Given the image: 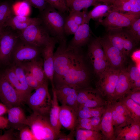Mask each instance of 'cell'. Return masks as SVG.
Returning <instances> with one entry per match:
<instances>
[{
    "label": "cell",
    "mask_w": 140,
    "mask_h": 140,
    "mask_svg": "<svg viewBox=\"0 0 140 140\" xmlns=\"http://www.w3.org/2000/svg\"><path fill=\"white\" fill-rule=\"evenodd\" d=\"M54 88L67 85L77 90L92 88L89 70L80 48L59 45L54 53Z\"/></svg>",
    "instance_id": "6da1fadb"
},
{
    "label": "cell",
    "mask_w": 140,
    "mask_h": 140,
    "mask_svg": "<svg viewBox=\"0 0 140 140\" xmlns=\"http://www.w3.org/2000/svg\"><path fill=\"white\" fill-rule=\"evenodd\" d=\"M65 15L48 4L40 12L38 17L51 36L54 38L59 44L67 42L64 30Z\"/></svg>",
    "instance_id": "7a4b0ae2"
},
{
    "label": "cell",
    "mask_w": 140,
    "mask_h": 140,
    "mask_svg": "<svg viewBox=\"0 0 140 140\" xmlns=\"http://www.w3.org/2000/svg\"><path fill=\"white\" fill-rule=\"evenodd\" d=\"M27 119V126L37 140H56L57 136L51 125L49 116L33 112Z\"/></svg>",
    "instance_id": "3957f363"
},
{
    "label": "cell",
    "mask_w": 140,
    "mask_h": 140,
    "mask_svg": "<svg viewBox=\"0 0 140 140\" xmlns=\"http://www.w3.org/2000/svg\"><path fill=\"white\" fill-rule=\"evenodd\" d=\"M52 98L49 93L48 84L42 85L29 96L26 103L33 112L49 116Z\"/></svg>",
    "instance_id": "277c9868"
},
{
    "label": "cell",
    "mask_w": 140,
    "mask_h": 140,
    "mask_svg": "<svg viewBox=\"0 0 140 140\" xmlns=\"http://www.w3.org/2000/svg\"><path fill=\"white\" fill-rule=\"evenodd\" d=\"M17 31L22 41L41 49L47 44L51 37L41 23L31 25Z\"/></svg>",
    "instance_id": "5b68a950"
},
{
    "label": "cell",
    "mask_w": 140,
    "mask_h": 140,
    "mask_svg": "<svg viewBox=\"0 0 140 140\" xmlns=\"http://www.w3.org/2000/svg\"><path fill=\"white\" fill-rule=\"evenodd\" d=\"M121 69L110 66L99 76L96 83V89L108 103L111 102Z\"/></svg>",
    "instance_id": "8992f818"
},
{
    "label": "cell",
    "mask_w": 140,
    "mask_h": 140,
    "mask_svg": "<svg viewBox=\"0 0 140 140\" xmlns=\"http://www.w3.org/2000/svg\"><path fill=\"white\" fill-rule=\"evenodd\" d=\"M87 55L94 73L98 78L110 66L99 38L92 40L88 44Z\"/></svg>",
    "instance_id": "52a82bcc"
},
{
    "label": "cell",
    "mask_w": 140,
    "mask_h": 140,
    "mask_svg": "<svg viewBox=\"0 0 140 140\" xmlns=\"http://www.w3.org/2000/svg\"><path fill=\"white\" fill-rule=\"evenodd\" d=\"M19 38L17 31L4 27L0 33V64H5L9 61Z\"/></svg>",
    "instance_id": "ba28073f"
},
{
    "label": "cell",
    "mask_w": 140,
    "mask_h": 140,
    "mask_svg": "<svg viewBox=\"0 0 140 140\" xmlns=\"http://www.w3.org/2000/svg\"><path fill=\"white\" fill-rule=\"evenodd\" d=\"M108 31L106 36L110 43L126 57L137 44L124 28Z\"/></svg>",
    "instance_id": "9c48e42d"
},
{
    "label": "cell",
    "mask_w": 140,
    "mask_h": 140,
    "mask_svg": "<svg viewBox=\"0 0 140 140\" xmlns=\"http://www.w3.org/2000/svg\"><path fill=\"white\" fill-rule=\"evenodd\" d=\"M98 38L110 67L117 69L124 68L127 57L111 44L106 36Z\"/></svg>",
    "instance_id": "30bf717a"
},
{
    "label": "cell",
    "mask_w": 140,
    "mask_h": 140,
    "mask_svg": "<svg viewBox=\"0 0 140 140\" xmlns=\"http://www.w3.org/2000/svg\"><path fill=\"white\" fill-rule=\"evenodd\" d=\"M41 50L25 43L19 38L12 55L16 64H18L38 58Z\"/></svg>",
    "instance_id": "8fae6325"
},
{
    "label": "cell",
    "mask_w": 140,
    "mask_h": 140,
    "mask_svg": "<svg viewBox=\"0 0 140 140\" xmlns=\"http://www.w3.org/2000/svg\"><path fill=\"white\" fill-rule=\"evenodd\" d=\"M77 90L78 108H95L104 106L108 103L99 92L93 88Z\"/></svg>",
    "instance_id": "7c38bea8"
},
{
    "label": "cell",
    "mask_w": 140,
    "mask_h": 140,
    "mask_svg": "<svg viewBox=\"0 0 140 140\" xmlns=\"http://www.w3.org/2000/svg\"><path fill=\"white\" fill-rule=\"evenodd\" d=\"M137 18L133 16L112 10L104 19L98 22L109 31L128 27Z\"/></svg>",
    "instance_id": "4fadbf2b"
},
{
    "label": "cell",
    "mask_w": 140,
    "mask_h": 140,
    "mask_svg": "<svg viewBox=\"0 0 140 140\" xmlns=\"http://www.w3.org/2000/svg\"><path fill=\"white\" fill-rule=\"evenodd\" d=\"M0 100L8 109L22 104L17 92L3 74L0 75Z\"/></svg>",
    "instance_id": "5bb4252c"
},
{
    "label": "cell",
    "mask_w": 140,
    "mask_h": 140,
    "mask_svg": "<svg viewBox=\"0 0 140 140\" xmlns=\"http://www.w3.org/2000/svg\"><path fill=\"white\" fill-rule=\"evenodd\" d=\"M58 43L57 40L51 37L47 44L43 48L41 54L43 58L44 70L48 80L50 81L52 88H54L53 84L54 69V50L56 44Z\"/></svg>",
    "instance_id": "9a60e30c"
},
{
    "label": "cell",
    "mask_w": 140,
    "mask_h": 140,
    "mask_svg": "<svg viewBox=\"0 0 140 140\" xmlns=\"http://www.w3.org/2000/svg\"><path fill=\"white\" fill-rule=\"evenodd\" d=\"M114 140H140V123L133 120L114 128Z\"/></svg>",
    "instance_id": "2e32d148"
},
{
    "label": "cell",
    "mask_w": 140,
    "mask_h": 140,
    "mask_svg": "<svg viewBox=\"0 0 140 140\" xmlns=\"http://www.w3.org/2000/svg\"><path fill=\"white\" fill-rule=\"evenodd\" d=\"M54 89L58 100L61 105L70 107L77 111L78 105L76 89L66 85L55 88Z\"/></svg>",
    "instance_id": "e0dca14e"
},
{
    "label": "cell",
    "mask_w": 140,
    "mask_h": 140,
    "mask_svg": "<svg viewBox=\"0 0 140 140\" xmlns=\"http://www.w3.org/2000/svg\"><path fill=\"white\" fill-rule=\"evenodd\" d=\"M88 12L87 11L69 12L65 19L64 30L66 35H74L81 25L89 23Z\"/></svg>",
    "instance_id": "ac0fdd59"
},
{
    "label": "cell",
    "mask_w": 140,
    "mask_h": 140,
    "mask_svg": "<svg viewBox=\"0 0 140 140\" xmlns=\"http://www.w3.org/2000/svg\"><path fill=\"white\" fill-rule=\"evenodd\" d=\"M112 10L140 18V0H114Z\"/></svg>",
    "instance_id": "d6986e66"
},
{
    "label": "cell",
    "mask_w": 140,
    "mask_h": 140,
    "mask_svg": "<svg viewBox=\"0 0 140 140\" xmlns=\"http://www.w3.org/2000/svg\"><path fill=\"white\" fill-rule=\"evenodd\" d=\"M25 72L30 73L41 85L48 84V80L45 73L43 61L38 58L18 64Z\"/></svg>",
    "instance_id": "ffe728a7"
},
{
    "label": "cell",
    "mask_w": 140,
    "mask_h": 140,
    "mask_svg": "<svg viewBox=\"0 0 140 140\" xmlns=\"http://www.w3.org/2000/svg\"><path fill=\"white\" fill-rule=\"evenodd\" d=\"M131 89V83L126 68L121 69L111 103L125 97Z\"/></svg>",
    "instance_id": "44dd1931"
},
{
    "label": "cell",
    "mask_w": 140,
    "mask_h": 140,
    "mask_svg": "<svg viewBox=\"0 0 140 140\" xmlns=\"http://www.w3.org/2000/svg\"><path fill=\"white\" fill-rule=\"evenodd\" d=\"M99 131L102 134L103 140H114V128L110 103H108L105 106Z\"/></svg>",
    "instance_id": "7402d4cb"
},
{
    "label": "cell",
    "mask_w": 140,
    "mask_h": 140,
    "mask_svg": "<svg viewBox=\"0 0 140 140\" xmlns=\"http://www.w3.org/2000/svg\"><path fill=\"white\" fill-rule=\"evenodd\" d=\"M91 34L89 23L83 24L75 33L73 37L67 44L68 46L73 48H80L89 43Z\"/></svg>",
    "instance_id": "603a6c76"
},
{
    "label": "cell",
    "mask_w": 140,
    "mask_h": 140,
    "mask_svg": "<svg viewBox=\"0 0 140 140\" xmlns=\"http://www.w3.org/2000/svg\"><path fill=\"white\" fill-rule=\"evenodd\" d=\"M110 104L114 128L133 120L129 111L121 102L117 101Z\"/></svg>",
    "instance_id": "cb8c5ba5"
},
{
    "label": "cell",
    "mask_w": 140,
    "mask_h": 140,
    "mask_svg": "<svg viewBox=\"0 0 140 140\" xmlns=\"http://www.w3.org/2000/svg\"><path fill=\"white\" fill-rule=\"evenodd\" d=\"M41 23L38 17H31L14 15L3 25L4 27H9L17 31L24 29L33 24Z\"/></svg>",
    "instance_id": "d4e9b609"
},
{
    "label": "cell",
    "mask_w": 140,
    "mask_h": 140,
    "mask_svg": "<svg viewBox=\"0 0 140 140\" xmlns=\"http://www.w3.org/2000/svg\"><path fill=\"white\" fill-rule=\"evenodd\" d=\"M9 124L14 129L20 130L27 126V119L24 112L19 106L8 109L7 113Z\"/></svg>",
    "instance_id": "484cf974"
},
{
    "label": "cell",
    "mask_w": 140,
    "mask_h": 140,
    "mask_svg": "<svg viewBox=\"0 0 140 140\" xmlns=\"http://www.w3.org/2000/svg\"><path fill=\"white\" fill-rule=\"evenodd\" d=\"M77 119V112L73 108L65 105L60 106L59 120L61 127L68 130H75Z\"/></svg>",
    "instance_id": "4316f807"
},
{
    "label": "cell",
    "mask_w": 140,
    "mask_h": 140,
    "mask_svg": "<svg viewBox=\"0 0 140 140\" xmlns=\"http://www.w3.org/2000/svg\"><path fill=\"white\" fill-rule=\"evenodd\" d=\"M52 98L49 117L51 125L57 136L61 132V127L59 120L60 106L59 104L54 88L52 89Z\"/></svg>",
    "instance_id": "83f0119b"
},
{
    "label": "cell",
    "mask_w": 140,
    "mask_h": 140,
    "mask_svg": "<svg viewBox=\"0 0 140 140\" xmlns=\"http://www.w3.org/2000/svg\"><path fill=\"white\" fill-rule=\"evenodd\" d=\"M3 74L17 92L22 103L26 102L30 95L21 85L12 68L6 69Z\"/></svg>",
    "instance_id": "f1b7e54d"
},
{
    "label": "cell",
    "mask_w": 140,
    "mask_h": 140,
    "mask_svg": "<svg viewBox=\"0 0 140 140\" xmlns=\"http://www.w3.org/2000/svg\"><path fill=\"white\" fill-rule=\"evenodd\" d=\"M112 5L98 3L93 9L88 12V16L90 19L98 21V22L105 17L112 10Z\"/></svg>",
    "instance_id": "f546056e"
},
{
    "label": "cell",
    "mask_w": 140,
    "mask_h": 140,
    "mask_svg": "<svg viewBox=\"0 0 140 140\" xmlns=\"http://www.w3.org/2000/svg\"><path fill=\"white\" fill-rule=\"evenodd\" d=\"M118 101L125 106L134 121L140 123V105L126 96L119 99Z\"/></svg>",
    "instance_id": "4dcf8cb0"
},
{
    "label": "cell",
    "mask_w": 140,
    "mask_h": 140,
    "mask_svg": "<svg viewBox=\"0 0 140 140\" xmlns=\"http://www.w3.org/2000/svg\"><path fill=\"white\" fill-rule=\"evenodd\" d=\"M105 106L95 108L79 107L77 111V118H90L102 116L105 111Z\"/></svg>",
    "instance_id": "1f68e13d"
},
{
    "label": "cell",
    "mask_w": 140,
    "mask_h": 140,
    "mask_svg": "<svg viewBox=\"0 0 140 140\" xmlns=\"http://www.w3.org/2000/svg\"><path fill=\"white\" fill-rule=\"evenodd\" d=\"M75 137L76 140H103L100 131L84 129L75 130Z\"/></svg>",
    "instance_id": "d6a6232c"
},
{
    "label": "cell",
    "mask_w": 140,
    "mask_h": 140,
    "mask_svg": "<svg viewBox=\"0 0 140 140\" xmlns=\"http://www.w3.org/2000/svg\"><path fill=\"white\" fill-rule=\"evenodd\" d=\"M98 3L95 0H73L68 7L69 12L87 11L89 7Z\"/></svg>",
    "instance_id": "836d02e7"
},
{
    "label": "cell",
    "mask_w": 140,
    "mask_h": 140,
    "mask_svg": "<svg viewBox=\"0 0 140 140\" xmlns=\"http://www.w3.org/2000/svg\"><path fill=\"white\" fill-rule=\"evenodd\" d=\"M30 4L26 1L22 0L17 1L12 5L14 15L28 16L31 12Z\"/></svg>",
    "instance_id": "e575fe53"
},
{
    "label": "cell",
    "mask_w": 140,
    "mask_h": 140,
    "mask_svg": "<svg viewBox=\"0 0 140 140\" xmlns=\"http://www.w3.org/2000/svg\"><path fill=\"white\" fill-rule=\"evenodd\" d=\"M12 4L8 1L0 4V25H3L11 17L14 15Z\"/></svg>",
    "instance_id": "d590c367"
},
{
    "label": "cell",
    "mask_w": 140,
    "mask_h": 140,
    "mask_svg": "<svg viewBox=\"0 0 140 140\" xmlns=\"http://www.w3.org/2000/svg\"><path fill=\"white\" fill-rule=\"evenodd\" d=\"M140 63L129 66L126 68L131 87L140 84Z\"/></svg>",
    "instance_id": "8d00e7d4"
},
{
    "label": "cell",
    "mask_w": 140,
    "mask_h": 140,
    "mask_svg": "<svg viewBox=\"0 0 140 140\" xmlns=\"http://www.w3.org/2000/svg\"><path fill=\"white\" fill-rule=\"evenodd\" d=\"M11 68L26 91L30 95L32 89L29 86L27 83L26 79L25 72L24 69L20 66L17 64L13 66Z\"/></svg>",
    "instance_id": "74e56055"
},
{
    "label": "cell",
    "mask_w": 140,
    "mask_h": 140,
    "mask_svg": "<svg viewBox=\"0 0 140 140\" xmlns=\"http://www.w3.org/2000/svg\"><path fill=\"white\" fill-rule=\"evenodd\" d=\"M123 28L137 44L140 39V18L136 19L129 27Z\"/></svg>",
    "instance_id": "f35d334b"
},
{
    "label": "cell",
    "mask_w": 140,
    "mask_h": 140,
    "mask_svg": "<svg viewBox=\"0 0 140 140\" xmlns=\"http://www.w3.org/2000/svg\"><path fill=\"white\" fill-rule=\"evenodd\" d=\"M47 3L60 12L66 14L69 9L65 0H46Z\"/></svg>",
    "instance_id": "ab89813d"
},
{
    "label": "cell",
    "mask_w": 140,
    "mask_h": 140,
    "mask_svg": "<svg viewBox=\"0 0 140 140\" xmlns=\"http://www.w3.org/2000/svg\"><path fill=\"white\" fill-rule=\"evenodd\" d=\"M28 126H25L19 131V139L21 140H37L32 131Z\"/></svg>",
    "instance_id": "60d3db41"
},
{
    "label": "cell",
    "mask_w": 140,
    "mask_h": 140,
    "mask_svg": "<svg viewBox=\"0 0 140 140\" xmlns=\"http://www.w3.org/2000/svg\"><path fill=\"white\" fill-rule=\"evenodd\" d=\"M84 129L94 130L90 122V118H78L75 130Z\"/></svg>",
    "instance_id": "b9f144b4"
},
{
    "label": "cell",
    "mask_w": 140,
    "mask_h": 140,
    "mask_svg": "<svg viewBox=\"0 0 140 140\" xmlns=\"http://www.w3.org/2000/svg\"><path fill=\"white\" fill-rule=\"evenodd\" d=\"M25 72L26 82L31 88L35 90L41 85L30 73L27 72Z\"/></svg>",
    "instance_id": "7bdbcfd3"
},
{
    "label": "cell",
    "mask_w": 140,
    "mask_h": 140,
    "mask_svg": "<svg viewBox=\"0 0 140 140\" xmlns=\"http://www.w3.org/2000/svg\"><path fill=\"white\" fill-rule=\"evenodd\" d=\"M30 5L38 9L39 12L44 10L48 4L46 0H26Z\"/></svg>",
    "instance_id": "ee69618b"
},
{
    "label": "cell",
    "mask_w": 140,
    "mask_h": 140,
    "mask_svg": "<svg viewBox=\"0 0 140 140\" xmlns=\"http://www.w3.org/2000/svg\"><path fill=\"white\" fill-rule=\"evenodd\" d=\"M126 96L140 105V89H131Z\"/></svg>",
    "instance_id": "f6af8a7d"
},
{
    "label": "cell",
    "mask_w": 140,
    "mask_h": 140,
    "mask_svg": "<svg viewBox=\"0 0 140 140\" xmlns=\"http://www.w3.org/2000/svg\"><path fill=\"white\" fill-rule=\"evenodd\" d=\"M75 130H71L70 133L67 135L62 134L61 132L58 135L56 140H73L75 137Z\"/></svg>",
    "instance_id": "bcb514c9"
},
{
    "label": "cell",
    "mask_w": 140,
    "mask_h": 140,
    "mask_svg": "<svg viewBox=\"0 0 140 140\" xmlns=\"http://www.w3.org/2000/svg\"><path fill=\"white\" fill-rule=\"evenodd\" d=\"M102 116H95L90 118V123L95 131H99V128L101 123Z\"/></svg>",
    "instance_id": "7dc6e473"
},
{
    "label": "cell",
    "mask_w": 140,
    "mask_h": 140,
    "mask_svg": "<svg viewBox=\"0 0 140 140\" xmlns=\"http://www.w3.org/2000/svg\"><path fill=\"white\" fill-rule=\"evenodd\" d=\"M14 139L11 130H8L3 135H0V140H11Z\"/></svg>",
    "instance_id": "c3c4849f"
},
{
    "label": "cell",
    "mask_w": 140,
    "mask_h": 140,
    "mask_svg": "<svg viewBox=\"0 0 140 140\" xmlns=\"http://www.w3.org/2000/svg\"><path fill=\"white\" fill-rule=\"evenodd\" d=\"M131 58L136 64L140 63V50L137 49L134 51L132 54Z\"/></svg>",
    "instance_id": "681fc988"
},
{
    "label": "cell",
    "mask_w": 140,
    "mask_h": 140,
    "mask_svg": "<svg viewBox=\"0 0 140 140\" xmlns=\"http://www.w3.org/2000/svg\"><path fill=\"white\" fill-rule=\"evenodd\" d=\"M9 122L7 118L0 116V129L7 128Z\"/></svg>",
    "instance_id": "f907efd6"
},
{
    "label": "cell",
    "mask_w": 140,
    "mask_h": 140,
    "mask_svg": "<svg viewBox=\"0 0 140 140\" xmlns=\"http://www.w3.org/2000/svg\"><path fill=\"white\" fill-rule=\"evenodd\" d=\"M8 108L4 104L0 103V116L7 113Z\"/></svg>",
    "instance_id": "816d5d0a"
},
{
    "label": "cell",
    "mask_w": 140,
    "mask_h": 140,
    "mask_svg": "<svg viewBox=\"0 0 140 140\" xmlns=\"http://www.w3.org/2000/svg\"><path fill=\"white\" fill-rule=\"evenodd\" d=\"M98 3H102L109 5H112L114 0H95Z\"/></svg>",
    "instance_id": "f5cc1de1"
},
{
    "label": "cell",
    "mask_w": 140,
    "mask_h": 140,
    "mask_svg": "<svg viewBox=\"0 0 140 140\" xmlns=\"http://www.w3.org/2000/svg\"><path fill=\"white\" fill-rule=\"evenodd\" d=\"M73 0H65L68 8Z\"/></svg>",
    "instance_id": "db71d44e"
},
{
    "label": "cell",
    "mask_w": 140,
    "mask_h": 140,
    "mask_svg": "<svg viewBox=\"0 0 140 140\" xmlns=\"http://www.w3.org/2000/svg\"><path fill=\"white\" fill-rule=\"evenodd\" d=\"M4 26H3V25H0V33L3 30Z\"/></svg>",
    "instance_id": "11a10c76"
},
{
    "label": "cell",
    "mask_w": 140,
    "mask_h": 140,
    "mask_svg": "<svg viewBox=\"0 0 140 140\" xmlns=\"http://www.w3.org/2000/svg\"><path fill=\"white\" fill-rule=\"evenodd\" d=\"M24 0V1H26V0Z\"/></svg>",
    "instance_id": "9f6ffc18"
},
{
    "label": "cell",
    "mask_w": 140,
    "mask_h": 140,
    "mask_svg": "<svg viewBox=\"0 0 140 140\" xmlns=\"http://www.w3.org/2000/svg\"><path fill=\"white\" fill-rule=\"evenodd\" d=\"M1 3H0V4Z\"/></svg>",
    "instance_id": "6f0895ef"
}]
</instances>
